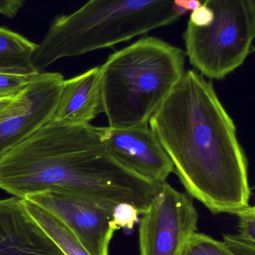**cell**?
I'll return each mask as SVG.
<instances>
[{
	"label": "cell",
	"mask_w": 255,
	"mask_h": 255,
	"mask_svg": "<svg viewBox=\"0 0 255 255\" xmlns=\"http://www.w3.org/2000/svg\"><path fill=\"white\" fill-rule=\"evenodd\" d=\"M148 126L192 197L214 214L237 215L251 196L236 127L212 84L185 72Z\"/></svg>",
	"instance_id": "6da1fadb"
},
{
	"label": "cell",
	"mask_w": 255,
	"mask_h": 255,
	"mask_svg": "<svg viewBox=\"0 0 255 255\" xmlns=\"http://www.w3.org/2000/svg\"><path fill=\"white\" fill-rule=\"evenodd\" d=\"M103 127L51 120L0 158V190L25 199L45 191L108 203H128L144 214L161 184L145 181L108 151Z\"/></svg>",
	"instance_id": "7a4b0ae2"
},
{
	"label": "cell",
	"mask_w": 255,
	"mask_h": 255,
	"mask_svg": "<svg viewBox=\"0 0 255 255\" xmlns=\"http://www.w3.org/2000/svg\"><path fill=\"white\" fill-rule=\"evenodd\" d=\"M187 13L175 0H88L73 13L52 21L31 64L37 73H43L60 58L112 47L174 23Z\"/></svg>",
	"instance_id": "3957f363"
},
{
	"label": "cell",
	"mask_w": 255,
	"mask_h": 255,
	"mask_svg": "<svg viewBox=\"0 0 255 255\" xmlns=\"http://www.w3.org/2000/svg\"><path fill=\"white\" fill-rule=\"evenodd\" d=\"M186 52L160 39L144 37L117 51L100 66L109 127H148L184 76Z\"/></svg>",
	"instance_id": "277c9868"
},
{
	"label": "cell",
	"mask_w": 255,
	"mask_h": 255,
	"mask_svg": "<svg viewBox=\"0 0 255 255\" xmlns=\"http://www.w3.org/2000/svg\"><path fill=\"white\" fill-rule=\"evenodd\" d=\"M214 11L208 26L188 22L186 55L203 76L222 79L241 67L253 52L255 29L247 0H205Z\"/></svg>",
	"instance_id": "5b68a950"
},
{
	"label": "cell",
	"mask_w": 255,
	"mask_h": 255,
	"mask_svg": "<svg viewBox=\"0 0 255 255\" xmlns=\"http://www.w3.org/2000/svg\"><path fill=\"white\" fill-rule=\"evenodd\" d=\"M197 211L190 195L163 183L142 214L139 229L140 255H183L197 230Z\"/></svg>",
	"instance_id": "8992f818"
},
{
	"label": "cell",
	"mask_w": 255,
	"mask_h": 255,
	"mask_svg": "<svg viewBox=\"0 0 255 255\" xmlns=\"http://www.w3.org/2000/svg\"><path fill=\"white\" fill-rule=\"evenodd\" d=\"M61 220L92 255H109L115 231V204L58 191H45L25 199Z\"/></svg>",
	"instance_id": "52a82bcc"
},
{
	"label": "cell",
	"mask_w": 255,
	"mask_h": 255,
	"mask_svg": "<svg viewBox=\"0 0 255 255\" xmlns=\"http://www.w3.org/2000/svg\"><path fill=\"white\" fill-rule=\"evenodd\" d=\"M64 81L59 73H40L0 115V158L53 119Z\"/></svg>",
	"instance_id": "ba28073f"
},
{
	"label": "cell",
	"mask_w": 255,
	"mask_h": 255,
	"mask_svg": "<svg viewBox=\"0 0 255 255\" xmlns=\"http://www.w3.org/2000/svg\"><path fill=\"white\" fill-rule=\"evenodd\" d=\"M103 139L117 162L145 181L161 184L174 172L172 161L149 126L103 127Z\"/></svg>",
	"instance_id": "9c48e42d"
},
{
	"label": "cell",
	"mask_w": 255,
	"mask_h": 255,
	"mask_svg": "<svg viewBox=\"0 0 255 255\" xmlns=\"http://www.w3.org/2000/svg\"><path fill=\"white\" fill-rule=\"evenodd\" d=\"M0 255H66L19 198L0 200Z\"/></svg>",
	"instance_id": "30bf717a"
},
{
	"label": "cell",
	"mask_w": 255,
	"mask_h": 255,
	"mask_svg": "<svg viewBox=\"0 0 255 255\" xmlns=\"http://www.w3.org/2000/svg\"><path fill=\"white\" fill-rule=\"evenodd\" d=\"M104 113L100 67L64 81L54 119L70 125L91 124Z\"/></svg>",
	"instance_id": "8fae6325"
},
{
	"label": "cell",
	"mask_w": 255,
	"mask_h": 255,
	"mask_svg": "<svg viewBox=\"0 0 255 255\" xmlns=\"http://www.w3.org/2000/svg\"><path fill=\"white\" fill-rule=\"evenodd\" d=\"M37 44L19 33L0 26V72L36 74L31 57Z\"/></svg>",
	"instance_id": "7c38bea8"
},
{
	"label": "cell",
	"mask_w": 255,
	"mask_h": 255,
	"mask_svg": "<svg viewBox=\"0 0 255 255\" xmlns=\"http://www.w3.org/2000/svg\"><path fill=\"white\" fill-rule=\"evenodd\" d=\"M31 218L50 237L66 255H92L79 238L58 217L36 204L22 199Z\"/></svg>",
	"instance_id": "4fadbf2b"
},
{
	"label": "cell",
	"mask_w": 255,
	"mask_h": 255,
	"mask_svg": "<svg viewBox=\"0 0 255 255\" xmlns=\"http://www.w3.org/2000/svg\"><path fill=\"white\" fill-rule=\"evenodd\" d=\"M183 255H237L224 241L196 233L190 238Z\"/></svg>",
	"instance_id": "5bb4252c"
},
{
	"label": "cell",
	"mask_w": 255,
	"mask_h": 255,
	"mask_svg": "<svg viewBox=\"0 0 255 255\" xmlns=\"http://www.w3.org/2000/svg\"><path fill=\"white\" fill-rule=\"evenodd\" d=\"M39 74L0 72V99L19 97Z\"/></svg>",
	"instance_id": "9a60e30c"
},
{
	"label": "cell",
	"mask_w": 255,
	"mask_h": 255,
	"mask_svg": "<svg viewBox=\"0 0 255 255\" xmlns=\"http://www.w3.org/2000/svg\"><path fill=\"white\" fill-rule=\"evenodd\" d=\"M139 211L133 205L128 203H119L113 210V220L118 229H127L131 230L139 221Z\"/></svg>",
	"instance_id": "2e32d148"
},
{
	"label": "cell",
	"mask_w": 255,
	"mask_h": 255,
	"mask_svg": "<svg viewBox=\"0 0 255 255\" xmlns=\"http://www.w3.org/2000/svg\"><path fill=\"white\" fill-rule=\"evenodd\" d=\"M239 236L250 244L255 246V214L249 205L238 214Z\"/></svg>",
	"instance_id": "e0dca14e"
},
{
	"label": "cell",
	"mask_w": 255,
	"mask_h": 255,
	"mask_svg": "<svg viewBox=\"0 0 255 255\" xmlns=\"http://www.w3.org/2000/svg\"><path fill=\"white\" fill-rule=\"evenodd\" d=\"M223 241L237 255H255V246L242 239L238 235H224Z\"/></svg>",
	"instance_id": "ac0fdd59"
},
{
	"label": "cell",
	"mask_w": 255,
	"mask_h": 255,
	"mask_svg": "<svg viewBox=\"0 0 255 255\" xmlns=\"http://www.w3.org/2000/svg\"><path fill=\"white\" fill-rule=\"evenodd\" d=\"M214 11L212 9L205 4L191 12L189 22L196 27L208 26L214 19Z\"/></svg>",
	"instance_id": "d6986e66"
},
{
	"label": "cell",
	"mask_w": 255,
	"mask_h": 255,
	"mask_svg": "<svg viewBox=\"0 0 255 255\" xmlns=\"http://www.w3.org/2000/svg\"><path fill=\"white\" fill-rule=\"evenodd\" d=\"M24 6V0H0V14L11 19Z\"/></svg>",
	"instance_id": "ffe728a7"
},
{
	"label": "cell",
	"mask_w": 255,
	"mask_h": 255,
	"mask_svg": "<svg viewBox=\"0 0 255 255\" xmlns=\"http://www.w3.org/2000/svg\"><path fill=\"white\" fill-rule=\"evenodd\" d=\"M203 3L200 0H175V4L177 7L190 12L200 7Z\"/></svg>",
	"instance_id": "44dd1931"
},
{
	"label": "cell",
	"mask_w": 255,
	"mask_h": 255,
	"mask_svg": "<svg viewBox=\"0 0 255 255\" xmlns=\"http://www.w3.org/2000/svg\"><path fill=\"white\" fill-rule=\"evenodd\" d=\"M17 97L0 99V115H1L17 99Z\"/></svg>",
	"instance_id": "7402d4cb"
},
{
	"label": "cell",
	"mask_w": 255,
	"mask_h": 255,
	"mask_svg": "<svg viewBox=\"0 0 255 255\" xmlns=\"http://www.w3.org/2000/svg\"><path fill=\"white\" fill-rule=\"evenodd\" d=\"M248 4L249 9H250V13H251L252 19H253V24L255 29V0H247Z\"/></svg>",
	"instance_id": "603a6c76"
},
{
	"label": "cell",
	"mask_w": 255,
	"mask_h": 255,
	"mask_svg": "<svg viewBox=\"0 0 255 255\" xmlns=\"http://www.w3.org/2000/svg\"><path fill=\"white\" fill-rule=\"evenodd\" d=\"M251 208H252V211H253V212L254 213V214H255V205L254 207L251 206Z\"/></svg>",
	"instance_id": "cb8c5ba5"
}]
</instances>
